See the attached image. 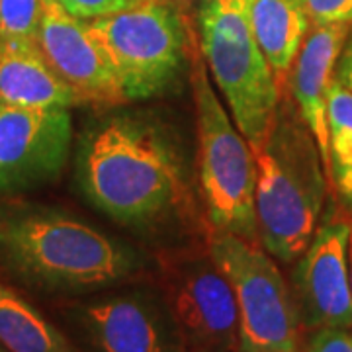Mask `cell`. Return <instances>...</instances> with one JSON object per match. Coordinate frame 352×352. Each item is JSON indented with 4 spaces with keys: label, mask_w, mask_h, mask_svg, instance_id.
Wrapping results in <instances>:
<instances>
[{
    "label": "cell",
    "mask_w": 352,
    "mask_h": 352,
    "mask_svg": "<svg viewBox=\"0 0 352 352\" xmlns=\"http://www.w3.org/2000/svg\"><path fill=\"white\" fill-rule=\"evenodd\" d=\"M0 264L28 284L85 292L126 282L138 256L96 227L36 204H0Z\"/></svg>",
    "instance_id": "6da1fadb"
},
{
    "label": "cell",
    "mask_w": 352,
    "mask_h": 352,
    "mask_svg": "<svg viewBox=\"0 0 352 352\" xmlns=\"http://www.w3.org/2000/svg\"><path fill=\"white\" fill-rule=\"evenodd\" d=\"M76 161L88 200L122 223L151 221L182 194L175 147L139 120L110 118L92 127L80 141Z\"/></svg>",
    "instance_id": "7a4b0ae2"
},
{
    "label": "cell",
    "mask_w": 352,
    "mask_h": 352,
    "mask_svg": "<svg viewBox=\"0 0 352 352\" xmlns=\"http://www.w3.org/2000/svg\"><path fill=\"white\" fill-rule=\"evenodd\" d=\"M252 153L258 241L274 258L294 263L314 239L327 194L329 176L317 143L302 116L284 108Z\"/></svg>",
    "instance_id": "3957f363"
},
{
    "label": "cell",
    "mask_w": 352,
    "mask_h": 352,
    "mask_svg": "<svg viewBox=\"0 0 352 352\" xmlns=\"http://www.w3.org/2000/svg\"><path fill=\"white\" fill-rule=\"evenodd\" d=\"M200 51L235 126L258 147L276 122L280 82L252 34L247 0H204Z\"/></svg>",
    "instance_id": "277c9868"
},
{
    "label": "cell",
    "mask_w": 352,
    "mask_h": 352,
    "mask_svg": "<svg viewBox=\"0 0 352 352\" xmlns=\"http://www.w3.org/2000/svg\"><path fill=\"white\" fill-rule=\"evenodd\" d=\"M190 87L196 108L201 192L215 231L258 241L254 188L256 163L251 143L217 98L198 47H190Z\"/></svg>",
    "instance_id": "5b68a950"
},
{
    "label": "cell",
    "mask_w": 352,
    "mask_h": 352,
    "mask_svg": "<svg viewBox=\"0 0 352 352\" xmlns=\"http://www.w3.org/2000/svg\"><path fill=\"white\" fill-rule=\"evenodd\" d=\"M208 252L229 278L239 311L241 352H302V317L294 292L258 241L215 231Z\"/></svg>",
    "instance_id": "8992f818"
},
{
    "label": "cell",
    "mask_w": 352,
    "mask_h": 352,
    "mask_svg": "<svg viewBox=\"0 0 352 352\" xmlns=\"http://www.w3.org/2000/svg\"><path fill=\"white\" fill-rule=\"evenodd\" d=\"M88 24L108 53L127 100L163 92L184 65V28L163 0H143Z\"/></svg>",
    "instance_id": "52a82bcc"
},
{
    "label": "cell",
    "mask_w": 352,
    "mask_h": 352,
    "mask_svg": "<svg viewBox=\"0 0 352 352\" xmlns=\"http://www.w3.org/2000/svg\"><path fill=\"white\" fill-rule=\"evenodd\" d=\"M71 143L69 110L0 104V198L55 180L69 161Z\"/></svg>",
    "instance_id": "ba28073f"
},
{
    "label": "cell",
    "mask_w": 352,
    "mask_h": 352,
    "mask_svg": "<svg viewBox=\"0 0 352 352\" xmlns=\"http://www.w3.org/2000/svg\"><path fill=\"white\" fill-rule=\"evenodd\" d=\"M166 298L178 335L194 351H241L235 292L210 252L173 270Z\"/></svg>",
    "instance_id": "9c48e42d"
},
{
    "label": "cell",
    "mask_w": 352,
    "mask_h": 352,
    "mask_svg": "<svg viewBox=\"0 0 352 352\" xmlns=\"http://www.w3.org/2000/svg\"><path fill=\"white\" fill-rule=\"evenodd\" d=\"M351 227L331 217L317 227L294 270V298L305 331L352 329Z\"/></svg>",
    "instance_id": "30bf717a"
},
{
    "label": "cell",
    "mask_w": 352,
    "mask_h": 352,
    "mask_svg": "<svg viewBox=\"0 0 352 352\" xmlns=\"http://www.w3.org/2000/svg\"><path fill=\"white\" fill-rule=\"evenodd\" d=\"M38 45L47 63L82 102L120 106L127 102L112 61L87 20L75 18L55 0H47Z\"/></svg>",
    "instance_id": "8fae6325"
},
{
    "label": "cell",
    "mask_w": 352,
    "mask_h": 352,
    "mask_svg": "<svg viewBox=\"0 0 352 352\" xmlns=\"http://www.w3.org/2000/svg\"><path fill=\"white\" fill-rule=\"evenodd\" d=\"M82 325L94 352H180L173 317L145 294H118L88 303Z\"/></svg>",
    "instance_id": "7c38bea8"
},
{
    "label": "cell",
    "mask_w": 352,
    "mask_h": 352,
    "mask_svg": "<svg viewBox=\"0 0 352 352\" xmlns=\"http://www.w3.org/2000/svg\"><path fill=\"white\" fill-rule=\"evenodd\" d=\"M351 24H311L292 67V92L300 116L314 135L329 176V90L335 80L337 61L351 36ZM331 182V176H329Z\"/></svg>",
    "instance_id": "4fadbf2b"
},
{
    "label": "cell",
    "mask_w": 352,
    "mask_h": 352,
    "mask_svg": "<svg viewBox=\"0 0 352 352\" xmlns=\"http://www.w3.org/2000/svg\"><path fill=\"white\" fill-rule=\"evenodd\" d=\"M0 104L18 108H73L82 104L32 39H0Z\"/></svg>",
    "instance_id": "5bb4252c"
},
{
    "label": "cell",
    "mask_w": 352,
    "mask_h": 352,
    "mask_svg": "<svg viewBox=\"0 0 352 352\" xmlns=\"http://www.w3.org/2000/svg\"><path fill=\"white\" fill-rule=\"evenodd\" d=\"M252 34L278 82L286 80L311 20L302 0H247Z\"/></svg>",
    "instance_id": "9a60e30c"
},
{
    "label": "cell",
    "mask_w": 352,
    "mask_h": 352,
    "mask_svg": "<svg viewBox=\"0 0 352 352\" xmlns=\"http://www.w3.org/2000/svg\"><path fill=\"white\" fill-rule=\"evenodd\" d=\"M0 342L12 352H73L65 335L38 309L0 282Z\"/></svg>",
    "instance_id": "2e32d148"
},
{
    "label": "cell",
    "mask_w": 352,
    "mask_h": 352,
    "mask_svg": "<svg viewBox=\"0 0 352 352\" xmlns=\"http://www.w3.org/2000/svg\"><path fill=\"white\" fill-rule=\"evenodd\" d=\"M329 176L352 212V92L335 78L329 90Z\"/></svg>",
    "instance_id": "e0dca14e"
},
{
    "label": "cell",
    "mask_w": 352,
    "mask_h": 352,
    "mask_svg": "<svg viewBox=\"0 0 352 352\" xmlns=\"http://www.w3.org/2000/svg\"><path fill=\"white\" fill-rule=\"evenodd\" d=\"M47 0H0V39L38 41Z\"/></svg>",
    "instance_id": "ac0fdd59"
},
{
    "label": "cell",
    "mask_w": 352,
    "mask_h": 352,
    "mask_svg": "<svg viewBox=\"0 0 352 352\" xmlns=\"http://www.w3.org/2000/svg\"><path fill=\"white\" fill-rule=\"evenodd\" d=\"M55 2L61 4L65 10L73 14L75 18L90 22V20H98V18H106L127 8H133L143 0H55Z\"/></svg>",
    "instance_id": "d6986e66"
},
{
    "label": "cell",
    "mask_w": 352,
    "mask_h": 352,
    "mask_svg": "<svg viewBox=\"0 0 352 352\" xmlns=\"http://www.w3.org/2000/svg\"><path fill=\"white\" fill-rule=\"evenodd\" d=\"M311 24H351L352 0H302Z\"/></svg>",
    "instance_id": "ffe728a7"
},
{
    "label": "cell",
    "mask_w": 352,
    "mask_h": 352,
    "mask_svg": "<svg viewBox=\"0 0 352 352\" xmlns=\"http://www.w3.org/2000/svg\"><path fill=\"white\" fill-rule=\"evenodd\" d=\"M302 352H352V329H317Z\"/></svg>",
    "instance_id": "44dd1931"
},
{
    "label": "cell",
    "mask_w": 352,
    "mask_h": 352,
    "mask_svg": "<svg viewBox=\"0 0 352 352\" xmlns=\"http://www.w3.org/2000/svg\"><path fill=\"white\" fill-rule=\"evenodd\" d=\"M335 78L339 80L342 87L352 92V32L344 47H342V53H340L339 61H337V71H335Z\"/></svg>",
    "instance_id": "7402d4cb"
},
{
    "label": "cell",
    "mask_w": 352,
    "mask_h": 352,
    "mask_svg": "<svg viewBox=\"0 0 352 352\" xmlns=\"http://www.w3.org/2000/svg\"><path fill=\"white\" fill-rule=\"evenodd\" d=\"M349 263H351V284H352V227H351V241H349Z\"/></svg>",
    "instance_id": "603a6c76"
},
{
    "label": "cell",
    "mask_w": 352,
    "mask_h": 352,
    "mask_svg": "<svg viewBox=\"0 0 352 352\" xmlns=\"http://www.w3.org/2000/svg\"><path fill=\"white\" fill-rule=\"evenodd\" d=\"M0 352H12V351H10V349H6V346H4V344L0 342Z\"/></svg>",
    "instance_id": "cb8c5ba5"
}]
</instances>
